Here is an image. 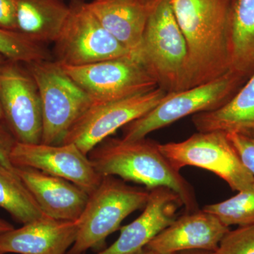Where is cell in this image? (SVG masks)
I'll list each match as a JSON object with an SVG mask.
<instances>
[{
    "mask_svg": "<svg viewBox=\"0 0 254 254\" xmlns=\"http://www.w3.org/2000/svg\"><path fill=\"white\" fill-rule=\"evenodd\" d=\"M0 55L9 61L26 64L53 60L46 46L32 41L18 31L0 29Z\"/></svg>",
    "mask_w": 254,
    "mask_h": 254,
    "instance_id": "603a6c76",
    "label": "cell"
},
{
    "mask_svg": "<svg viewBox=\"0 0 254 254\" xmlns=\"http://www.w3.org/2000/svg\"><path fill=\"white\" fill-rule=\"evenodd\" d=\"M79 221L44 216L0 234V254H67L76 240Z\"/></svg>",
    "mask_w": 254,
    "mask_h": 254,
    "instance_id": "9a60e30c",
    "label": "cell"
},
{
    "mask_svg": "<svg viewBox=\"0 0 254 254\" xmlns=\"http://www.w3.org/2000/svg\"><path fill=\"white\" fill-rule=\"evenodd\" d=\"M16 141L9 129L0 123V165L15 171L16 168L11 162V150Z\"/></svg>",
    "mask_w": 254,
    "mask_h": 254,
    "instance_id": "484cf974",
    "label": "cell"
},
{
    "mask_svg": "<svg viewBox=\"0 0 254 254\" xmlns=\"http://www.w3.org/2000/svg\"><path fill=\"white\" fill-rule=\"evenodd\" d=\"M203 210L215 215L227 227H238L254 224V185L248 190L238 191L228 199L205 205Z\"/></svg>",
    "mask_w": 254,
    "mask_h": 254,
    "instance_id": "7402d4cb",
    "label": "cell"
},
{
    "mask_svg": "<svg viewBox=\"0 0 254 254\" xmlns=\"http://www.w3.org/2000/svg\"><path fill=\"white\" fill-rule=\"evenodd\" d=\"M184 206L180 196L168 187L149 190V197L141 215L122 227L113 245L95 254H137L177 218Z\"/></svg>",
    "mask_w": 254,
    "mask_h": 254,
    "instance_id": "4fadbf2b",
    "label": "cell"
},
{
    "mask_svg": "<svg viewBox=\"0 0 254 254\" xmlns=\"http://www.w3.org/2000/svg\"><path fill=\"white\" fill-rule=\"evenodd\" d=\"M0 105L17 142L41 143L43 114L38 86L28 68L6 60L0 68Z\"/></svg>",
    "mask_w": 254,
    "mask_h": 254,
    "instance_id": "30bf717a",
    "label": "cell"
},
{
    "mask_svg": "<svg viewBox=\"0 0 254 254\" xmlns=\"http://www.w3.org/2000/svg\"><path fill=\"white\" fill-rule=\"evenodd\" d=\"M26 66L36 81L41 97V143L63 144L71 127L93 101L54 60L35 62Z\"/></svg>",
    "mask_w": 254,
    "mask_h": 254,
    "instance_id": "5b68a950",
    "label": "cell"
},
{
    "mask_svg": "<svg viewBox=\"0 0 254 254\" xmlns=\"http://www.w3.org/2000/svg\"><path fill=\"white\" fill-rule=\"evenodd\" d=\"M14 168H28L60 177L91 194L102 181L88 155L73 143L49 145L16 141L11 150Z\"/></svg>",
    "mask_w": 254,
    "mask_h": 254,
    "instance_id": "7c38bea8",
    "label": "cell"
},
{
    "mask_svg": "<svg viewBox=\"0 0 254 254\" xmlns=\"http://www.w3.org/2000/svg\"><path fill=\"white\" fill-rule=\"evenodd\" d=\"M168 94L160 88L124 99L93 103L71 127L63 143H73L88 155L119 128L141 118Z\"/></svg>",
    "mask_w": 254,
    "mask_h": 254,
    "instance_id": "8fae6325",
    "label": "cell"
},
{
    "mask_svg": "<svg viewBox=\"0 0 254 254\" xmlns=\"http://www.w3.org/2000/svg\"><path fill=\"white\" fill-rule=\"evenodd\" d=\"M246 168L254 175V134L227 133Z\"/></svg>",
    "mask_w": 254,
    "mask_h": 254,
    "instance_id": "d4e9b609",
    "label": "cell"
},
{
    "mask_svg": "<svg viewBox=\"0 0 254 254\" xmlns=\"http://www.w3.org/2000/svg\"><path fill=\"white\" fill-rule=\"evenodd\" d=\"M177 254H216L215 252H210L205 250H191L185 251V252H180Z\"/></svg>",
    "mask_w": 254,
    "mask_h": 254,
    "instance_id": "f1b7e54d",
    "label": "cell"
},
{
    "mask_svg": "<svg viewBox=\"0 0 254 254\" xmlns=\"http://www.w3.org/2000/svg\"><path fill=\"white\" fill-rule=\"evenodd\" d=\"M247 80L230 71L204 83L168 93L155 108L123 127V138L136 140L190 115L211 111L225 105Z\"/></svg>",
    "mask_w": 254,
    "mask_h": 254,
    "instance_id": "8992f818",
    "label": "cell"
},
{
    "mask_svg": "<svg viewBox=\"0 0 254 254\" xmlns=\"http://www.w3.org/2000/svg\"><path fill=\"white\" fill-rule=\"evenodd\" d=\"M0 29L17 31L14 0H0Z\"/></svg>",
    "mask_w": 254,
    "mask_h": 254,
    "instance_id": "4316f807",
    "label": "cell"
},
{
    "mask_svg": "<svg viewBox=\"0 0 254 254\" xmlns=\"http://www.w3.org/2000/svg\"><path fill=\"white\" fill-rule=\"evenodd\" d=\"M192 123L200 132L254 134V72L225 105L193 115Z\"/></svg>",
    "mask_w": 254,
    "mask_h": 254,
    "instance_id": "ac0fdd59",
    "label": "cell"
},
{
    "mask_svg": "<svg viewBox=\"0 0 254 254\" xmlns=\"http://www.w3.org/2000/svg\"></svg>",
    "mask_w": 254,
    "mask_h": 254,
    "instance_id": "1f68e13d",
    "label": "cell"
},
{
    "mask_svg": "<svg viewBox=\"0 0 254 254\" xmlns=\"http://www.w3.org/2000/svg\"><path fill=\"white\" fill-rule=\"evenodd\" d=\"M61 66L93 103L122 100L158 88L133 55L83 66Z\"/></svg>",
    "mask_w": 254,
    "mask_h": 254,
    "instance_id": "9c48e42d",
    "label": "cell"
},
{
    "mask_svg": "<svg viewBox=\"0 0 254 254\" xmlns=\"http://www.w3.org/2000/svg\"><path fill=\"white\" fill-rule=\"evenodd\" d=\"M0 208L23 225L45 215L16 170L2 165H0Z\"/></svg>",
    "mask_w": 254,
    "mask_h": 254,
    "instance_id": "44dd1931",
    "label": "cell"
},
{
    "mask_svg": "<svg viewBox=\"0 0 254 254\" xmlns=\"http://www.w3.org/2000/svg\"><path fill=\"white\" fill-rule=\"evenodd\" d=\"M149 190L131 186L114 176L103 177L99 186L88 196L79 218L76 240L67 254H83L102 248L110 235L121 228L125 218L143 209Z\"/></svg>",
    "mask_w": 254,
    "mask_h": 254,
    "instance_id": "277c9868",
    "label": "cell"
},
{
    "mask_svg": "<svg viewBox=\"0 0 254 254\" xmlns=\"http://www.w3.org/2000/svg\"><path fill=\"white\" fill-rule=\"evenodd\" d=\"M87 4L102 26L136 55L149 14V1L93 0Z\"/></svg>",
    "mask_w": 254,
    "mask_h": 254,
    "instance_id": "e0dca14e",
    "label": "cell"
},
{
    "mask_svg": "<svg viewBox=\"0 0 254 254\" xmlns=\"http://www.w3.org/2000/svg\"><path fill=\"white\" fill-rule=\"evenodd\" d=\"M216 254H254V224L230 230L222 239Z\"/></svg>",
    "mask_w": 254,
    "mask_h": 254,
    "instance_id": "cb8c5ba5",
    "label": "cell"
},
{
    "mask_svg": "<svg viewBox=\"0 0 254 254\" xmlns=\"http://www.w3.org/2000/svg\"><path fill=\"white\" fill-rule=\"evenodd\" d=\"M160 148L179 170L187 166L208 170L236 191L254 185V175L242 163L225 132L198 131L185 141L160 144Z\"/></svg>",
    "mask_w": 254,
    "mask_h": 254,
    "instance_id": "ba28073f",
    "label": "cell"
},
{
    "mask_svg": "<svg viewBox=\"0 0 254 254\" xmlns=\"http://www.w3.org/2000/svg\"><path fill=\"white\" fill-rule=\"evenodd\" d=\"M230 231L215 215L202 210L185 213L159 233L145 248L161 254H177L185 251L216 252Z\"/></svg>",
    "mask_w": 254,
    "mask_h": 254,
    "instance_id": "5bb4252c",
    "label": "cell"
},
{
    "mask_svg": "<svg viewBox=\"0 0 254 254\" xmlns=\"http://www.w3.org/2000/svg\"><path fill=\"white\" fill-rule=\"evenodd\" d=\"M149 14L135 56L158 88L167 93L185 90L188 49L171 0H148Z\"/></svg>",
    "mask_w": 254,
    "mask_h": 254,
    "instance_id": "3957f363",
    "label": "cell"
},
{
    "mask_svg": "<svg viewBox=\"0 0 254 254\" xmlns=\"http://www.w3.org/2000/svg\"><path fill=\"white\" fill-rule=\"evenodd\" d=\"M230 71L247 80L254 72V0H235Z\"/></svg>",
    "mask_w": 254,
    "mask_h": 254,
    "instance_id": "ffe728a7",
    "label": "cell"
},
{
    "mask_svg": "<svg viewBox=\"0 0 254 254\" xmlns=\"http://www.w3.org/2000/svg\"><path fill=\"white\" fill-rule=\"evenodd\" d=\"M14 227L9 222L0 218V234L13 230Z\"/></svg>",
    "mask_w": 254,
    "mask_h": 254,
    "instance_id": "83f0119b",
    "label": "cell"
},
{
    "mask_svg": "<svg viewBox=\"0 0 254 254\" xmlns=\"http://www.w3.org/2000/svg\"><path fill=\"white\" fill-rule=\"evenodd\" d=\"M16 173L46 216L64 221L81 218L89 196L81 187L35 169L16 168Z\"/></svg>",
    "mask_w": 254,
    "mask_h": 254,
    "instance_id": "2e32d148",
    "label": "cell"
},
{
    "mask_svg": "<svg viewBox=\"0 0 254 254\" xmlns=\"http://www.w3.org/2000/svg\"><path fill=\"white\" fill-rule=\"evenodd\" d=\"M17 31L46 46L58 38L69 12L63 0H14Z\"/></svg>",
    "mask_w": 254,
    "mask_h": 254,
    "instance_id": "d6986e66",
    "label": "cell"
},
{
    "mask_svg": "<svg viewBox=\"0 0 254 254\" xmlns=\"http://www.w3.org/2000/svg\"><path fill=\"white\" fill-rule=\"evenodd\" d=\"M6 60H6L4 56L0 55V68H1V66L4 64ZM3 121H4V116H3L2 110H1V105H0V123L1 124Z\"/></svg>",
    "mask_w": 254,
    "mask_h": 254,
    "instance_id": "f546056e",
    "label": "cell"
},
{
    "mask_svg": "<svg viewBox=\"0 0 254 254\" xmlns=\"http://www.w3.org/2000/svg\"><path fill=\"white\" fill-rule=\"evenodd\" d=\"M137 254H161L160 253H158V252H154V251L148 250V249L145 248L143 249L141 252H140L139 253Z\"/></svg>",
    "mask_w": 254,
    "mask_h": 254,
    "instance_id": "4dcf8cb0",
    "label": "cell"
},
{
    "mask_svg": "<svg viewBox=\"0 0 254 254\" xmlns=\"http://www.w3.org/2000/svg\"><path fill=\"white\" fill-rule=\"evenodd\" d=\"M235 0H171L188 49L186 88L230 71Z\"/></svg>",
    "mask_w": 254,
    "mask_h": 254,
    "instance_id": "6da1fadb",
    "label": "cell"
},
{
    "mask_svg": "<svg viewBox=\"0 0 254 254\" xmlns=\"http://www.w3.org/2000/svg\"><path fill=\"white\" fill-rule=\"evenodd\" d=\"M53 44V60L63 66H83L133 55L102 26L82 0L71 1Z\"/></svg>",
    "mask_w": 254,
    "mask_h": 254,
    "instance_id": "52a82bcc",
    "label": "cell"
},
{
    "mask_svg": "<svg viewBox=\"0 0 254 254\" xmlns=\"http://www.w3.org/2000/svg\"><path fill=\"white\" fill-rule=\"evenodd\" d=\"M88 156L101 177H118L125 182L144 185L148 190L168 187L180 196L185 213L198 210L193 187L163 155L160 143L147 137L126 140L110 136Z\"/></svg>",
    "mask_w": 254,
    "mask_h": 254,
    "instance_id": "7a4b0ae2",
    "label": "cell"
}]
</instances>
